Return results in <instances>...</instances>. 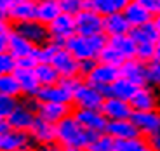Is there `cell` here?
I'll use <instances>...</instances> for the list:
<instances>
[{"instance_id": "43", "label": "cell", "mask_w": 160, "mask_h": 151, "mask_svg": "<svg viewBox=\"0 0 160 151\" xmlns=\"http://www.w3.org/2000/svg\"><path fill=\"white\" fill-rule=\"evenodd\" d=\"M143 7H146L152 14H157L158 12V7H157V0H138Z\"/></svg>"}, {"instance_id": "35", "label": "cell", "mask_w": 160, "mask_h": 151, "mask_svg": "<svg viewBox=\"0 0 160 151\" xmlns=\"http://www.w3.org/2000/svg\"><path fill=\"white\" fill-rule=\"evenodd\" d=\"M146 85L160 94V61L146 63Z\"/></svg>"}, {"instance_id": "48", "label": "cell", "mask_w": 160, "mask_h": 151, "mask_svg": "<svg viewBox=\"0 0 160 151\" xmlns=\"http://www.w3.org/2000/svg\"><path fill=\"white\" fill-rule=\"evenodd\" d=\"M152 23H153V26H155L157 33H158V37H160V12H157V14H153V19H152Z\"/></svg>"}, {"instance_id": "31", "label": "cell", "mask_w": 160, "mask_h": 151, "mask_svg": "<svg viewBox=\"0 0 160 151\" xmlns=\"http://www.w3.org/2000/svg\"><path fill=\"white\" fill-rule=\"evenodd\" d=\"M129 33H131L132 38L136 40V44H141V42H152V44H155L157 40L160 38L152 21L146 24H141V26H136V28H131Z\"/></svg>"}, {"instance_id": "51", "label": "cell", "mask_w": 160, "mask_h": 151, "mask_svg": "<svg viewBox=\"0 0 160 151\" xmlns=\"http://www.w3.org/2000/svg\"><path fill=\"white\" fill-rule=\"evenodd\" d=\"M63 151H87V149H82V148H64Z\"/></svg>"}, {"instance_id": "9", "label": "cell", "mask_w": 160, "mask_h": 151, "mask_svg": "<svg viewBox=\"0 0 160 151\" xmlns=\"http://www.w3.org/2000/svg\"><path fill=\"white\" fill-rule=\"evenodd\" d=\"M132 111H148L160 108V94L148 85H139L129 101Z\"/></svg>"}, {"instance_id": "8", "label": "cell", "mask_w": 160, "mask_h": 151, "mask_svg": "<svg viewBox=\"0 0 160 151\" xmlns=\"http://www.w3.org/2000/svg\"><path fill=\"white\" fill-rule=\"evenodd\" d=\"M35 111H37V118L56 125L58 122H61L63 118H66L68 115H72L73 106L72 104H63V103L35 101Z\"/></svg>"}, {"instance_id": "53", "label": "cell", "mask_w": 160, "mask_h": 151, "mask_svg": "<svg viewBox=\"0 0 160 151\" xmlns=\"http://www.w3.org/2000/svg\"><path fill=\"white\" fill-rule=\"evenodd\" d=\"M21 151H35L33 148H26V149H21Z\"/></svg>"}, {"instance_id": "23", "label": "cell", "mask_w": 160, "mask_h": 151, "mask_svg": "<svg viewBox=\"0 0 160 151\" xmlns=\"http://www.w3.org/2000/svg\"><path fill=\"white\" fill-rule=\"evenodd\" d=\"M122 12H124L127 23L131 24V28H136V26H141V24H146V23H150V21L153 19V14L146 7H143L138 0H131V2L125 5V9Z\"/></svg>"}, {"instance_id": "39", "label": "cell", "mask_w": 160, "mask_h": 151, "mask_svg": "<svg viewBox=\"0 0 160 151\" xmlns=\"http://www.w3.org/2000/svg\"><path fill=\"white\" fill-rule=\"evenodd\" d=\"M61 11L70 16H77L80 11L85 9V0H59Z\"/></svg>"}, {"instance_id": "7", "label": "cell", "mask_w": 160, "mask_h": 151, "mask_svg": "<svg viewBox=\"0 0 160 151\" xmlns=\"http://www.w3.org/2000/svg\"><path fill=\"white\" fill-rule=\"evenodd\" d=\"M47 33H49V40L56 42L59 45H64L66 40H70V37L75 35V16L64 14L61 12L56 19H52L47 24Z\"/></svg>"}, {"instance_id": "52", "label": "cell", "mask_w": 160, "mask_h": 151, "mask_svg": "<svg viewBox=\"0 0 160 151\" xmlns=\"http://www.w3.org/2000/svg\"><path fill=\"white\" fill-rule=\"evenodd\" d=\"M2 17H7V12H5V11H2V9H0V19H2Z\"/></svg>"}, {"instance_id": "15", "label": "cell", "mask_w": 160, "mask_h": 151, "mask_svg": "<svg viewBox=\"0 0 160 151\" xmlns=\"http://www.w3.org/2000/svg\"><path fill=\"white\" fill-rule=\"evenodd\" d=\"M99 110L106 116V120H124V118H131L132 115V108L129 104V101L118 99V97H113V95L104 97Z\"/></svg>"}, {"instance_id": "46", "label": "cell", "mask_w": 160, "mask_h": 151, "mask_svg": "<svg viewBox=\"0 0 160 151\" xmlns=\"http://www.w3.org/2000/svg\"><path fill=\"white\" fill-rule=\"evenodd\" d=\"M153 61H160V38L153 44Z\"/></svg>"}, {"instance_id": "19", "label": "cell", "mask_w": 160, "mask_h": 151, "mask_svg": "<svg viewBox=\"0 0 160 151\" xmlns=\"http://www.w3.org/2000/svg\"><path fill=\"white\" fill-rule=\"evenodd\" d=\"M14 75H16L18 84H19V89H21V97L35 99L37 92L40 90V84L35 76L33 68H16Z\"/></svg>"}, {"instance_id": "28", "label": "cell", "mask_w": 160, "mask_h": 151, "mask_svg": "<svg viewBox=\"0 0 160 151\" xmlns=\"http://www.w3.org/2000/svg\"><path fill=\"white\" fill-rule=\"evenodd\" d=\"M139 85H136L134 82L124 78V76H118L115 82L110 84V87L106 89V95H113V97H118V99L124 101H131V97L134 95L136 89Z\"/></svg>"}, {"instance_id": "37", "label": "cell", "mask_w": 160, "mask_h": 151, "mask_svg": "<svg viewBox=\"0 0 160 151\" xmlns=\"http://www.w3.org/2000/svg\"><path fill=\"white\" fill-rule=\"evenodd\" d=\"M18 103H19V97L0 94V118H7L14 111V108L18 106Z\"/></svg>"}, {"instance_id": "45", "label": "cell", "mask_w": 160, "mask_h": 151, "mask_svg": "<svg viewBox=\"0 0 160 151\" xmlns=\"http://www.w3.org/2000/svg\"><path fill=\"white\" fill-rule=\"evenodd\" d=\"M33 149L35 151H63V148L54 143V144H47V146H37V148H33Z\"/></svg>"}, {"instance_id": "25", "label": "cell", "mask_w": 160, "mask_h": 151, "mask_svg": "<svg viewBox=\"0 0 160 151\" xmlns=\"http://www.w3.org/2000/svg\"><path fill=\"white\" fill-rule=\"evenodd\" d=\"M59 0H35V19L47 26L52 19L61 14Z\"/></svg>"}, {"instance_id": "21", "label": "cell", "mask_w": 160, "mask_h": 151, "mask_svg": "<svg viewBox=\"0 0 160 151\" xmlns=\"http://www.w3.org/2000/svg\"><path fill=\"white\" fill-rule=\"evenodd\" d=\"M7 19L16 26L19 23L35 19V0H18L7 9Z\"/></svg>"}, {"instance_id": "17", "label": "cell", "mask_w": 160, "mask_h": 151, "mask_svg": "<svg viewBox=\"0 0 160 151\" xmlns=\"http://www.w3.org/2000/svg\"><path fill=\"white\" fill-rule=\"evenodd\" d=\"M106 134L112 137L113 141H124V139H131V137H138L139 130L134 125L131 118H124V120H108L106 125Z\"/></svg>"}, {"instance_id": "38", "label": "cell", "mask_w": 160, "mask_h": 151, "mask_svg": "<svg viewBox=\"0 0 160 151\" xmlns=\"http://www.w3.org/2000/svg\"><path fill=\"white\" fill-rule=\"evenodd\" d=\"M16 57L12 56L11 52H0V75H7V73L16 71Z\"/></svg>"}, {"instance_id": "27", "label": "cell", "mask_w": 160, "mask_h": 151, "mask_svg": "<svg viewBox=\"0 0 160 151\" xmlns=\"http://www.w3.org/2000/svg\"><path fill=\"white\" fill-rule=\"evenodd\" d=\"M108 45H112L124 59H131L136 56V40L131 37V33L108 37Z\"/></svg>"}, {"instance_id": "13", "label": "cell", "mask_w": 160, "mask_h": 151, "mask_svg": "<svg viewBox=\"0 0 160 151\" xmlns=\"http://www.w3.org/2000/svg\"><path fill=\"white\" fill-rule=\"evenodd\" d=\"M28 135H30V141H32L33 148L54 144L56 143V125L37 118L33 122L32 129L28 130Z\"/></svg>"}, {"instance_id": "41", "label": "cell", "mask_w": 160, "mask_h": 151, "mask_svg": "<svg viewBox=\"0 0 160 151\" xmlns=\"http://www.w3.org/2000/svg\"><path fill=\"white\" fill-rule=\"evenodd\" d=\"M37 63H38V61H37L35 54H33V56H26V57H19V59H16L18 68H35Z\"/></svg>"}, {"instance_id": "3", "label": "cell", "mask_w": 160, "mask_h": 151, "mask_svg": "<svg viewBox=\"0 0 160 151\" xmlns=\"http://www.w3.org/2000/svg\"><path fill=\"white\" fill-rule=\"evenodd\" d=\"M104 97H106V94L101 89L94 87L92 84H89V82H85L82 78L80 84L75 87V90L72 92V106L73 108H94V110H99Z\"/></svg>"}, {"instance_id": "33", "label": "cell", "mask_w": 160, "mask_h": 151, "mask_svg": "<svg viewBox=\"0 0 160 151\" xmlns=\"http://www.w3.org/2000/svg\"><path fill=\"white\" fill-rule=\"evenodd\" d=\"M59 47L61 45L56 44V42H52V40H47V42L42 44V45H37V49H35L37 61H38V63H51Z\"/></svg>"}, {"instance_id": "11", "label": "cell", "mask_w": 160, "mask_h": 151, "mask_svg": "<svg viewBox=\"0 0 160 151\" xmlns=\"http://www.w3.org/2000/svg\"><path fill=\"white\" fill-rule=\"evenodd\" d=\"M51 64L56 68V71L59 73L61 78H66V76H80V63L70 54V51L64 45H61L58 49V52L54 54Z\"/></svg>"}, {"instance_id": "20", "label": "cell", "mask_w": 160, "mask_h": 151, "mask_svg": "<svg viewBox=\"0 0 160 151\" xmlns=\"http://www.w3.org/2000/svg\"><path fill=\"white\" fill-rule=\"evenodd\" d=\"M120 76L134 82L136 85H144L146 84V63L139 61L138 57H131L125 59L124 63L118 66Z\"/></svg>"}, {"instance_id": "2", "label": "cell", "mask_w": 160, "mask_h": 151, "mask_svg": "<svg viewBox=\"0 0 160 151\" xmlns=\"http://www.w3.org/2000/svg\"><path fill=\"white\" fill-rule=\"evenodd\" d=\"M92 132L85 130L75 118L73 115H68L61 122L56 123V144L64 148H82L87 149L91 141L94 139Z\"/></svg>"}, {"instance_id": "44", "label": "cell", "mask_w": 160, "mask_h": 151, "mask_svg": "<svg viewBox=\"0 0 160 151\" xmlns=\"http://www.w3.org/2000/svg\"><path fill=\"white\" fill-rule=\"evenodd\" d=\"M12 28H14V26H12V23L7 19V17H2V19H0V33L9 35V33L12 32Z\"/></svg>"}, {"instance_id": "47", "label": "cell", "mask_w": 160, "mask_h": 151, "mask_svg": "<svg viewBox=\"0 0 160 151\" xmlns=\"http://www.w3.org/2000/svg\"><path fill=\"white\" fill-rule=\"evenodd\" d=\"M7 38H9V35H5V33H0V52H5V51H7Z\"/></svg>"}, {"instance_id": "34", "label": "cell", "mask_w": 160, "mask_h": 151, "mask_svg": "<svg viewBox=\"0 0 160 151\" xmlns=\"http://www.w3.org/2000/svg\"><path fill=\"white\" fill-rule=\"evenodd\" d=\"M87 151H115V141L106 132L96 134L94 139L91 141V144H89Z\"/></svg>"}, {"instance_id": "30", "label": "cell", "mask_w": 160, "mask_h": 151, "mask_svg": "<svg viewBox=\"0 0 160 151\" xmlns=\"http://www.w3.org/2000/svg\"><path fill=\"white\" fill-rule=\"evenodd\" d=\"M115 151H153V148L150 146L148 137L138 135L131 139L115 141Z\"/></svg>"}, {"instance_id": "16", "label": "cell", "mask_w": 160, "mask_h": 151, "mask_svg": "<svg viewBox=\"0 0 160 151\" xmlns=\"http://www.w3.org/2000/svg\"><path fill=\"white\" fill-rule=\"evenodd\" d=\"M16 32H19L21 35L24 37L26 40H30L33 45H42L49 40V33H47V26L42 24L40 21L32 19V21H26V23H19L14 26Z\"/></svg>"}, {"instance_id": "18", "label": "cell", "mask_w": 160, "mask_h": 151, "mask_svg": "<svg viewBox=\"0 0 160 151\" xmlns=\"http://www.w3.org/2000/svg\"><path fill=\"white\" fill-rule=\"evenodd\" d=\"M35 101H45V103H63V104H72V92L64 87L63 84H52L44 85L37 92Z\"/></svg>"}, {"instance_id": "14", "label": "cell", "mask_w": 160, "mask_h": 151, "mask_svg": "<svg viewBox=\"0 0 160 151\" xmlns=\"http://www.w3.org/2000/svg\"><path fill=\"white\" fill-rule=\"evenodd\" d=\"M131 120L138 127L139 134L148 137L160 129V108L148 110V111H132Z\"/></svg>"}, {"instance_id": "26", "label": "cell", "mask_w": 160, "mask_h": 151, "mask_svg": "<svg viewBox=\"0 0 160 151\" xmlns=\"http://www.w3.org/2000/svg\"><path fill=\"white\" fill-rule=\"evenodd\" d=\"M129 2L131 0H85V7L104 17L113 12H122Z\"/></svg>"}, {"instance_id": "50", "label": "cell", "mask_w": 160, "mask_h": 151, "mask_svg": "<svg viewBox=\"0 0 160 151\" xmlns=\"http://www.w3.org/2000/svg\"><path fill=\"white\" fill-rule=\"evenodd\" d=\"M9 129V123H7V118H0V132H4Z\"/></svg>"}, {"instance_id": "40", "label": "cell", "mask_w": 160, "mask_h": 151, "mask_svg": "<svg viewBox=\"0 0 160 151\" xmlns=\"http://www.w3.org/2000/svg\"><path fill=\"white\" fill-rule=\"evenodd\" d=\"M139 61L143 63H150L153 61V44L152 42H141V44H136V56Z\"/></svg>"}, {"instance_id": "10", "label": "cell", "mask_w": 160, "mask_h": 151, "mask_svg": "<svg viewBox=\"0 0 160 151\" xmlns=\"http://www.w3.org/2000/svg\"><path fill=\"white\" fill-rule=\"evenodd\" d=\"M75 32L78 35L103 33V16L85 7L75 16Z\"/></svg>"}, {"instance_id": "12", "label": "cell", "mask_w": 160, "mask_h": 151, "mask_svg": "<svg viewBox=\"0 0 160 151\" xmlns=\"http://www.w3.org/2000/svg\"><path fill=\"white\" fill-rule=\"evenodd\" d=\"M26 148H33L28 132L16 130L11 127L0 132V151H21Z\"/></svg>"}, {"instance_id": "22", "label": "cell", "mask_w": 160, "mask_h": 151, "mask_svg": "<svg viewBox=\"0 0 160 151\" xmlns=\"http://www.w3.org/2000/svg\"><path fill=\"white\" fill-rule=\"evenodd\" d=\"M35 45L26 40L19 32L12 28V32L9 33V38H7V52H11L12 56L19 59V57H26V56H33L35 54Z\"/></svg>"}, {"instance_id": "4", "label": "cell", "mask_w": 160, "mask_h": 151, "mask_svg": "<svg viewBox=\"0 0 160 151\" xmlns=\"http://www.w3.org/2000/svg\"><path fill=\"white\" fill-rule=\"evenodd\" d=\"M118 76H120V71H118L117 66L96 61V63L91 66V70H89L82 78H84L85 82H89V84H92L94 87L101 89V90L106 94V89L110 87V84L115 82Z\"/></svg>"}, {"instance_id": "29", "label": "cell", "mask_w": 160, "mask_h": 151, "mask_svg": "<svg viewBox=\"0 0 160 151\" xmlns=\"http://www.w3.org/2000/svg\"><path fill=\"white\" fill-rule=\"evenodd\" d=\"M33 71H35V76H37V80H38L40 87L58 84L59 78H61L59 73L56 71V68L52 66L51 63H37L35 68H33Z\"/></svg>"}, {"instance_id": "1", "label": "cell", "mask_w": 160, "mask_h": 151, "mask_svg": "<svg viewBox=\"0 0 160 151\" xmlns=\"http://www.w3.org/2000/svg\"><path fill=\"white\" fill-rule=\"evenodd\" d=\"M106 42H108V37L104 33H96V35L75 33L73 37H70V40L64 42V47L78 63H84V61H98Z\"/></svg>"}, {"instance_id": "5", "label": "cell", "mask_w": 160, "mask_h": 151, "mask_svg": "<svg viewBox=\"0 0 160 151\" xmlns=\"http://www.w3.org/2000/svg\"><path fill=\"white\" fill-rule=\"evenodd\" d=\"M37 120V111H35V99H26L18 103L14 111L7 116V123L11 129L16 130H24L28 132L32 129L33 122Z\"/></svg>"}, {"instance_id": "36", "label": "cell", "mask_w": 160, "mask_h": 151, "mask_svg": "<svg viewBox=\"0 0 160 151\" xmlns=\"http://www.w3.org/2000/svg\"><path fill=\"white\" fill-rule=\"evenodd\" d=\"M98 61H101V63H106V64H112V66H117V68H118L125 59L120 56L118 52H117L115 49L112 47V45H108V42H106V45L103 47V51H101Z\"/></svg>"}, {"instance_id": "42", "label": "cell", "mask_w": 160, "mask_h": 151, "mask_svg": "<svg viewBox=\"0 0 160 151\" xmlns=\"http://www.w3.org/2000/svg\"><path fill=\"white\" fill-rule=\"evenodd\" d=\"M150 146L153 148V151H160V129L157 132H153L152 135H148Z\"/></svg>"}, {"instance_id": "49", "label": "cell", "mask_w": 160, "mask_h": 151, "mask_svg": "<svg viewBox=\"0 0 160 151\" xmlns=\"http://www.w3.org/2000/svg\"><path fill=\"white\" fill-rule=\"evenodd\" d=\"M14 2H18V0H0V9L7 12V9L11 7V5L14 4Z\"/></svg>"}, {"instance_id": "6", "label": "cell", "mask_w": 160, "mask_h": 151, "mask_svg": "<svg viewBox=\"0 0 160 151\" xmlns=\"http://www.w3.org/2000/svg\"><path fill=\"white\" fill-rule=\"evenodd\" d=\"M72 115L85 130L92 132V134H103L106 130L108 120H106V116L103 115L101 110H94V108H73Z\"/></svg>"}, {"instance_id": "32", "label": "cell", "mask_w": 160, "mask_h": 151, "mask_svg": "<svg viewBox=\"0 0 160 151\" xmlns=\"http://www.w3.org/2000/svg\"><path fill=\"white\" fill-rule=\"evenodd\" d=\"M0 94L12 95V97H19L21 99V89H19V84H18V78L14 73L0 75Z\"/></svg>"}, {"instance_id": "24", "label": "cell", "mask_w": 160, "mask_h": 151, "mask_svg": "<svg viewBox=\"0 0 160 151\" xmlns=\"http://www.w3.org/2000/svg\"><path fill=\"white\" fill-rule=\"evenodd\" d=\"M131 32V24L127 23L124 12H113L103 17V33L106 37L125 35Z\"/></svg>"}]
</instances>
